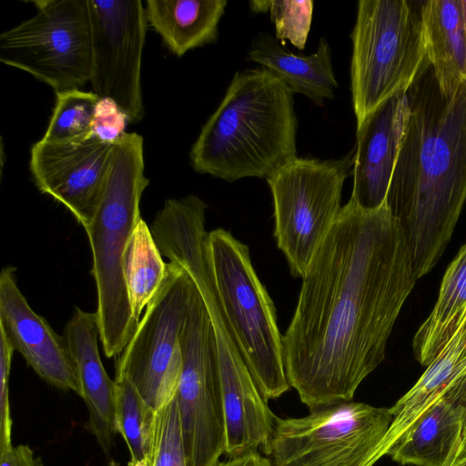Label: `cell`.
Masks as SVG:
<instances>
[{"instance_id": "obj_1", "label": "cell", "mask_w": 466, "mask_h": 466, "mask_svg": "<svg viewBox=\"0 0 466 466\" xmlns=\"http://www.w3.org/2000/svg\"><path fill=\"white\" fill-rule=\"evenodd\" d=\"M302 279L282 351L289 386L310 410L352 400L383 361L418 279L386 201L364 209L349 200Z\"/></svg>"}, {"instance_id": "obj_2", "label": "cell", "mask_w": 466, "mask_h": 466, "mask_svg": "<svg viewBox=\"0 0 466 466\" xmlns=\"http://www.w3.org/2000/svg\"><path fill=\"white\" fill-rule=\"evenodd\" d=\"M406 96L409 112L386 204L419 279L441 258L466 202V80L445 96L427 58Z\"/></svg>"}, {"instance_id": "obj_3", "label": "cell", "mask_w": 466, "mask_h": 466, "mask_svg": "<svg viewBox=\"0 0 466 466\" xmlns=\"http://www.w3.org/2000/svg\"><path fill=\"white\" fill-rule=\"evenodd\" d=\"M293 92L265 68L236 72L189 152L193 168L234 182L268 178L297 158Z\"/></svg>"}, {"instance_id": "obj_4", "label": "cell", "mask_w": 466, "mask_h": 466, "mask_svg": "<svg viewBox=\"0 0 466 466\" xmlns=\"http://www.w3.org/2000/svg\"><path fill=\"white\" fill-rule=\"evenodd\" d=\"M143 138L126 133L114 145L106 187L90 225L85 229L92 252L99 339L106 358L118 356L138 322L135 319L123 274L128 240L142 218L145 176Z\"/></svg>"}, {"instance_id": "obj_5", "label": "cell", "mask_w": 466, "mask_h": 466, "mask_svg": "<svg viewBox=\"0 0 466 466\" xmlns=\"http://www.w3.org/2000/svg\"><path fill=\"white\" fill-rule=\"evenodd\" d=\"M207 250L215 288L238 348L267 400L289 389L276 310L252 266L248 246L229 231L208 232Z\"/></svg>"}, {"instance_id": "obj_6", "label": "cell", "mask_w": 466, "mask_h": 466, "mask_svg": "<svg viewBox=\"0 0 466 466\" xmlns=\"http://www.w3.org/2000/svg\"><path fill=\"white\" fill-rule=\"evenodd\" d=\"M406 0H360L351 34L350 89L359 128L407 91L427 59L420 8Z\"/></svg>"}, {"instance_id": "obj_7", "label": "cell", "mask_w": 466, "mask_h": 466, "mask_svg": "<svg viewBox=\"0 0 466 466\" xmlns=\"http://www.w3.org/2000/svg\"><path fill=\"white\" fill-rule=\"evenodd\" d=\"M354 152L336 160L299 158L267 178L274 201L275 238L294 277L305 275L339 216Z\"/></svg>"}, {"instance_id": "obj_8", "label": "cell", "mask_w": 466, "mask_h": 466, "mask_svg": "<svg viewBox=\"0 0 466 466\" xmlns=\"http://www.w3.org/2000/svg\"><path fill=\"white\" fill-rule=\"evenodd\" d=\"M392 419L390 409L352 400L276 416L268 456L273 466H374Z\"/></svg>"}, {"instance_id": "obj_9", "label": "cell", "mask_w": 466, "mask_h": 466, "mask_svg": "<svg viewBox=\"0 0 466 466\" xmlns=\"http://www.w3.org/2000/svg\"><path fill=\"white\" fill-rule=\"evenodd\" d=\"M37 13L0 35V61L56 93L90 81L92 39L87 0L33 2Z\"/></svg>"}, {"instance_id": "obj_10", "label": "cell", "mask_w": 466, "mask_h": 466, "mask_svg": "<svg viewBox=\"0 0 466 466\" xmlns=\"http://www.w3.org/2000/svg\"><path fill=\"white\" fill-rule=\"evenodd\" d=\"M167 267L164 283L116 362V377L127 378L156 410L175 397L179 384L181 336L194 289L179 263L169 260Z\"/></svg>"}, {"instance_id": "obj_11", "label": "cell", "mask_w": 466, "mask_h": 466, "mask_svg": "<svg viewBox=\"0 0 466 466\" xmlns=\"http://www.w3.org/2000/svg\"><path fill=\"white\" fill-rule=\"evenodd\" d=\"M181 350L182 371L175 398L187 466H216L225 452L224 408L213 329L195 283Z\"/></svg>"}, {"instance_id": "obj_12", "label": "cell", "mask_w": 466, "mask_h": 466, "mask_svg": "<svg viewBox=\"0 0 466 466\" xmlns=\"http://www.w3.org/2000/svg\"><path fill=\"white\" fill-rule=\"evenodd\" d=\"M93 92L114 100L130 123L144 116L141 60L147 21L140 0H87Z\"/></svg>"}, {"instance_id": "obj_13", "label": "cell", "mask_w": 466, "mask_h": 466, "mask_svg": "<svg viewBox=\"0 0 466 466\" xmlns=\"http://www.w3.org/2000/svg\"><path fill=\"white\" fill-rule=\"evenodd\" d=\"M114 145L92 135L65 143L40 140L31 148L37 188L66 207L85 229L100 203Z\"/></svg>"}, {"instance_id": "obj_14", "label": "cell", "mask_w": 466, "mask_h": 466, "mask_svg": "<svg viewBox=\"0 0 466 466\" xmlns=\"http://www.w3.org/2000/svg\"><path fill=\"white\" fill-rule=\"evenodd\" d=\"M15 268L0 274V330L37 375L47 383L81 396L76 368L65 337L29 306L18 289Z\"/></svg>"}, {"instance_id": "obj_15", "label": "cell", "mask_w": 466, "mask_h": 466, "mask_svg": "<svg viewBox=\"0 0 466 466\" xmlns=\"http://www.w3.org/2000/svg\"><path fill=\"white\" fill-rule=\"evenodd\" d=\"M409 107L406 91L380 104L357 128L350 200L364 209L385 201L397 161Z\"/></svg>"}, {"instance_id": "obj_16", "label": "cell", "mask_w": 466, "mask_h": 466, "mask_svg": "<svg viewBox=\"0 0 466 466\" xmlns=\"http://www.w3.org/2000/svg\"><path fill=\"white\" fill-rule=\"evenodd\" d=\"M73 357L88 414V428L106 456L114 445L116 426V381L102 364L97 339L96 312L76 308L64 329Z\"/></svg>"}, {"instance_id": "obj_17", "label": "cell", "mask_w": 466, "mask_h": 466, "mask_svg": "<svg viewBox=\"0 0 466 466\" xmlns=\"http://www.w3.org/2000/svg\"><path fill=\"white\" fill-rule=\"evenodd\" d=\"M248 60L260 65L293 93L306 96L317 106H323L325 99H332L338 88L331 50L324 37L315 53L298 56L285 50L270 34L261 33L253 39Z\"/></svg>"}, {"instance_id": "obj_18", "label": "cell", "mask_w": 466, "mask_h": 466, "mask_svg": "<svg viewBox=\"0 0 466 466\" xmlns=\"http://www.w3.org/2000/svg\"><path fill=\"white\" fill-rule=\"evenodd\" d=\"M466 452L461 412L441 399L389 454L401 465L452 466Z\"/></svg>"}, {"instance_id": "obj_19", "label": "cell", "mask_w": 466, "mask_h": 466, "mask_svg": "<svg viewBox=\"0 0 466 466\" xmlns=\"http://www.w3.org/2000/svg\"><path fill=\"white\" fill-rule=\"evenodd\" d=\"M427 58L441 92L452 96L466 80L461 0H429L420 7Z\"/></svg>"}, {"instance_id": "obj_20", "label": "cell", "mask_w": 466, "mask_h": 466, "mask_svg": "<svg viewBox=\"0 0 466 466\" xmlns=\"http://www.w3.org/2000/svg\"><path fill=\"white\" fill-rule=\"evenodd\" d=\"M227 5V0H147L145 13L149 26L180 57L217 40Z\"/></svg>"}, {"instance_id": "obj_21", "label": "cell", "mask_w": 466, "mask_h": 466, "mask_svg": "<svg viewBox=\"0 0 466 466\" xmlns=\"http://www.w3.org/2000/svg\"><path fill=\"white\" fill-rule=\"evenodd\" d=\"M466 309V244L448 267L437 301L417 329L412 349L416 360L429 366L458 328Z\"/></svg>"}, {"instance_id": "obj_22", "label": "cell", "mask_w": 466, "mask_h": 466, "mask_svg": "<svg viewBox=\"0 0 466 466\" xmlns=\"http://www.w3.org/2000/svg\"><path fill=\"white\" fill-rule=\"evenodd\" d=\"M168 267L161 256L150 228L141 218L127 245L123 274L133 316H140L167 276Z\"/></svg>"}, {"instance_id": "obj_23", "label": "cell", "mask_w": 466, "mask_h": 466, "mask_svg": "<svg viewBox=\"0 0 466 466\" xmlns=\"http://www.w3.org/2000/svg\"><path fill=\"white\" fill-rule=\"evenodd\" d=\"M116 426L130 454V466L147 463L157 410L125 377H116Z\"/></svg>"}, {"instance_id": "obj_24", "label": "cell", "mask_w": 466, "mask_h": 466, "mask_svg": "<svg viewBox=\"0 0 466 466\" xmlns=\"http://www.w3.org/2000/svg\"><path fill=\"white\" fill-rule=\"evenodd\" d=\"M99 96L72 89L56 93L52 116L42 141L65 143L92 136V124Z\"/></svg>"}, {"instance_id": "obj_25", "label": "cell", "mask_w": 466, "mask_h": 466, "mask_svg": "<svg viewBox=\"0 0 466 466\" xmlns=\"http://www.w3.org/2000/svg\"><path fill=\"white\" fill-rule=\"evenodd\" d=\"M146 466H187L179 408L175 397L156 412Z\"/></svg>"}, {"instance_id": "obj_26", "label": "cell", "mask_w": 466, "mask_h": 466, "mask_svg": "<svg viewBox=\"0 0 466 466\" xmlns=\"http://www.w3.org/2000/svg\"><path fill=\"white\" fill-rule=\"evenodd\" d=\"M250 6L255 12L270 14L277 39L289 40L298 49H304L312 20L311 0L251 1Z\"/></svg>"}, {"instance_id": "obj_27", "label": "cell", "mask_w": 466, "mask_h": 466, "mask_svg": "<svg viewBox=\"0 0 466 466\" xmlns=\"http://www.w3.org/2000/svg\"><path fill=\"white\" fill-rule=\"evenodd\" d=\"M127 114L112 99L100 97L95 109L92 135L102 141L116 143L127 132Z\"/></svg>"}, {"instance_id": "obj_28", "label": "cell", "mask_w": 466, "mask_h": 466, "mask_svg": "<svg viewBox=\"0 0 466 466\" xmlns=\"http://www.w3.org/2000/svg\"><path fill=\"white\" fill-rule=\"evenodd\" d=\"M14 351L6 336L0 330V450L13 445L8 381Z\"/></svg>"}, {"instance_id": "obj_29", "label": "cell", "mask_w": 466, "mask_h": 466, "mask_svg": "<svg viewBox=\"0 0 466 466\" xmlns=\"http://www.w3.org/2000/svg\"><path fill=\"white\" fill-rule=\"evenodd\" d=\"M0 466H42L29 445L9 446L0 451Z\"/></svg>"}, {"instance_id": "obj_30", "label": "cell", "mask_w": 466, "mask_h": 466, "mask_svg": "<svg viewBox=\"0 0 466 466\" xmlns=\"http://www.w3.org/2000/svg\"><path fill=\"white\" fill-rule=\"evenodd\" d=\"M216 466H273L270 459L263 456L259 451L248 452L239 456L228 458Z\"/></svg>"}, {"instance_id": "obj_31", "label": "cell", "mask_w": 466, "mask_h": 466, "mask_svg": "<svg viewBox=\"0 0 466 466\" xmlns=\"http://www.w3.org/2000/svg\"><path fill=\"white\" fill-rule=\"evenodd\" d=\"M461 9L463 31H464V35H465V40H466V0H461Z\"/></svg>"}, {"instance_id": "obj_32", "label": "cell", "mask_w": 466, "mask_h": 466, "mask_svg": "<svg viewBox=\"0 0 466 466\" xmlns=\"http://www.w3.org/2000/svg\"><path fill=\"white\" fill-rule=\"evenodd\" d=\"M452 466H466V452Z\"/></svg>"}]
</instances>
